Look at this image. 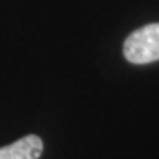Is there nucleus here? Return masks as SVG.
I'll return each mask as SVG.
<instances>
[{"instance_id": "obj_1", "label": "nucleus", "mask_w": 159, "mask_h": 159, "mask_svg": "<svg viewBox=\"0 0 159 159\" xmlns=\"http://www.w3.org/2000/svg\"><path fill=\"white\" fill-rule=\"evenodd\" d=\"M122 52L128 62L137 65L159 61V22L133 31L125 39Z\"/></svg>"}, {"instance_id": "obj_2", "label": "nucleus", "mask_w": 159, "mask_h": 159, "mask_svg": "<svg viewBox=\"0 0 159 159\" xmlns=\"http://www.w3.org/2000/svg\"><path fill=\"white\" fill-rule=\"evenodd\" d=\"M41 152V139L35 134H30L12 144L0 148V159H39Z\"/></svg>"}]
</instances>
